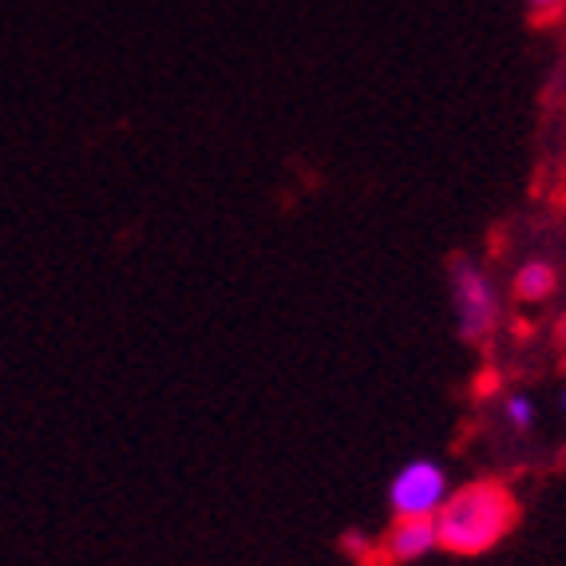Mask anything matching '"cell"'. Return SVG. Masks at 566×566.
<instances>
[{
	"instance_id": "ba28073f",
	"label": "cell",
	"mask_w": 566,
	"mask_h": 566,
	"mask_svg": "<svg viewBox=\"0 0 566 566\" xmlns=\"http://www.w3.org/2000/svg\"><path fill=\"white\" fill-rule=\"evenodd\" d=\"M527 4H531V12H535V17H551V12L563 9V0H527Z\"/></svg>"
},
{
	"instance_id": "277c9868",
	"label": "cell",
	"mask_w": 566,
	"mask_h": 566,
	"mask_svg": "<svg viewBox=\"0 0 566 566\" xmlns=\"http://www.w3.org/2000/svg\"><path fill=\"white\" fill-rule=\"evenodd\" d=\"M392 563H420L440 547V531H436V515H397L388 538L380 543Z\"/></svg>"
},
{
	"instance_id": "9c48e42d",
	"label": "cell",
	"mask_w": 566,
	"mask_h": 566,
	"mask_svg": "<svg viewBox=\"0 0 566 566\" xmlns=\"http://www.w3.org/2000/svg\"><path fill=\"white\" fill-rule=\"evenodd\" d=\"M360 566H392V558H388L385 547H373L365 558H360Z\"/></svg>"
},
{
	"instance_id": "30bf717a",
	"label": "cell",
	"mask_w": 566,
	"mask_h": 566,
	"mask_svg": "<svg viewBox=\"0 0 566 566\" xmlns=\"http://www.w3.org/2000/svg\"><path fill=\"white\" fill-rule=\"evenodd\" d=\"M558 349H563V357H566V313L558 317Z\"/></svg>"
},
{
	"instance_id": "52a82bcc",
	"label": "cell",
	"mask_w": 566,
	"mask_h": 566,
	"mask_svg": "<svg viewBox=\"0 0 566 566\" xmlns=\"http://www.w3.org/2000/svg\"><path fill=\"white\" fill-rule=\"evenodd\" d=\"M373 547H377V543H368V538L360 535V531H349V535H340V551H349V555L357 558V563H360V558H365Z\"/></svg>"
},
{
	"instance_id": "8fae6325",
	"label": "cell",
	"mask_w": 566,
	"mask_h": 566,
	"mask_svg": "<svg viewBox=\"0 0 566 566\" xmlns=\"http://www.w3.org/2000/svg\"><path fill=\"white\" fill-rule=\"evenodd\" d=\"M563 412H566V388H563Z\"/></svg>"
},
{
	"instance_id": "8992f818",
	"label": "cell",
	"mask_w": 566,
	"mask_h": 566,
	"mask_svg": "<svg viewBox=\"0 0 566 566\" xmlns=\"http://www.w3.org/2000/svg\"><path fill=\"white\" fill-rule=\"evenodd\" d=\"M500 412H503V424L511 428V432H531L538 420V408L535 400L527 397V392H507V397L500 400Z\"/></svg>"
},
{
	"instance_id": "7a4b0ae2",
	"label": "cell",
	"mask_w": 566,
	"mask_h": 566,
	"mask_svg": "<svg viewBox=\"0 0 566 566\" xmlns=\"http://www.w3.org/2000/svg\"><path fill=\"white\" fill-rule=\"evenodd\" d=\"M448 285H452L455 333H460L468 345L488 340L503 317V302H500L495 282H491L475 262H468V258H452V262H448Z\"/></svg>"
},
{
	"instance_id": "5b68a950",
	"label": "cell",
	"mask_w": 566,
	"mask_h": 566,
	"mask_svg": "<svg viewBox=\"0 0 566 566\" xmlns=\"http://www.w3.org/2000/svg\"><path fill=\"white\" fill-rule=\"evenodd\" d=\"M555 290H558V270L551 262H543V258L523 262L515 270V277H511V293L520 302H547V297H555Z\"/></svg>"
},
{
	"instance_id": "6da1fadb",
	"label": "cell",
	"mask_w": 566,
	"mask_h": 566,
	"mask_svg": "<svg viewBox=\"0 0 566 566\" xmlns=\"http://www.w3.org/2000/svg\"><path fill=\"white\" fill-rule=\"evenodd\" d=\"M520 523V500L511 488L495 480L468 483L460 491H448L444 507L436 511V531H440V547L452 555H488L500 547L503 538Z\"/></svg>"
},
{
	"instance_id": "3957f363",
	"label": "cell",
	"mask_w": 566,
	"mask_h": 566,
	"mask_svg": "<svg viewBox=\"0 0 566 566\" xmlns=\"http://www.w3.org/2000/svg\"><path fill=\"white\" fill-rule=\"evenodd\" d=\"M448 500V472L436 460H408L388 483L392 515H436Z\"/></svg>"
}]
</instances>
